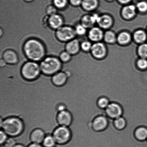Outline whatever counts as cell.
Listing matches in <instances>:
<instances>
[{"label": "cell", "mask_w": 147, "mask_h": 147, "mask_svg": "<svg viewBox=\"0 0 147 147\" xmlns=\"http://www.w3.org/2000/svg\"><path fill=\"white\" fill-rule=\"evenodd\" d=\"M24 54L30 61L40 63L47 57L45 46L40 40L32 38L27 40L23 47Z\"/></svg>", "instance_id": "obj_1"}, {"label": "cell", "mask_w": 147, "mask_h": 147, "mask_svg": "<svg viewBox=\"0 0 147 147\" xmlns=\"http://www.w3.org/2000/svg\"><path fill=\"white\" fill-rule=\"evenodd\" d=\"M24 124L20 118L11 117L3 120L0 118V128L9 137H16L22 133Z\"/></svg>", "instance_id": "obj_2"}, {"label": "cell", "mask_w": 147, "mask_h": 147, "mask_svg": "<svg viewBox=\"0 0 147 147\" xmlns=\"http://www.w3.org/2000/svg\"><path fill=\"white\" fill-rule=\"evenodd\" d=\"M41 73L53 76L61 71L63 63L59 57L47 56L39 63Z\"/></svg>", "instance_id": "obj_3"}, {"label": "cell", "mask_w": 147, "mask_h": 147, "mask_svg": "<svg viewBox=\"0 0 147 147\" xmlns=\"http://www.w3.org/2000/svg\"><path fill=\"white\" fill-rule=\"evenodd\" d=\"M41 73L40 64L36 62L29 60L24 63L22 67V74L27 80H34L37 78Z\"/></svg>", "instance_id": "obj_4"}, {"label": "cell", "mask_w": 147, "mask_h": 147, "mask_svg": "<svg viewBox=\"0 0 147 147\" xmlns=\"http://www.w3.org/2000/svg\"><path fill=\"white\" fill-rule=\"evenodd\" d=\"M56 35L60 41L65 43L76 38L77 36L74 28L66 25L63 26L56 30Z\"/></svg>", "instance_id": "obj_5"}, {"label": "cell", "mask_w": 147, "mask_h": 147, "mask_svg": "<svg viewBox=\"0 0 147 147\" xmlns=\"http://www.w3.org/2000/svg\"><path fill=\"white\" fill-rule=\"evenodd\" d=\"M52 135L56 143L63 145L70 140L71 133L68 127L59 126L54 131Z\"/></svg>", "instance_id": "obj_6"}, {"label": "cell", "mask_w": 147, "mask_h": 147, "mask_svg": "<svg viewBox=\"0 0 147 147\" xmlns=\"http://www.w3.org/2000/svg\"><path fill=\"white\" fill-rule=\"evenodd\" d=\"M105 111L108 117L114 119L122 116L123 113L121 106L116 102H111Z\"/></svg>", "instance_id": "obj_7"}, {"label": "cell", "mask_w": 147, "mask_h": 147, "mask_svg": "<svg viewBox=\"0 0 147 147\" xmlns=\"http://www.w3.org/2000/svg\"><path fill=\"white\" fill-rule=\"evenodd\" d=\"M109 125L108 118L105 112L103 115H99L95 118L92 122V127L94 130L99 131L104 130Z\"/></svg>", "instance_id": "obj_8"}, {"label": "cell", "mask_w": 147, "mask_h": 147, "mask_svg": "<svg viewBox=\"0 0 147 147\" xmlns=\"http://www.w3.org/2000/svg\"><path fill=\"white\" fill-rule=\"evenodd\" d=\"M90 52L92 56L95 58L101 59L106 57L107 49L104 44L99 42L92 45Z\"/></svg>", "instance_id": "obj_9"}, {"label": "cell", "mask_w": 147, "mask_h": 147, "mask_svg": "<svg viewBox=\"0 0 147 147\" xmlns=\"http://www.w3.org/2000/svg\"><path fill=\"white\" fill-rule=\"evenodd\" d=\"M3 59L8 64H16L19 62L18 54L15 51L11 49H8L4 51L0 56V59Z\"/></svg>", "instance_id": "obj_10"}, {"label": "cell", "mask_w": 147, "mask_h": 147, "mask_svg": "<svg viewBox=\"0 0 147 147\" xmlns=\"http://www.w3.org/2000/svg\"><path fill=\"white\" fill-rule=\"evenodd\" d=\"M104 33L103 30L99 27H93L90 28L88 32V37L90 41L99 42L103 39Z\"/></svg>", "instance_id": "obj_11"}, {"label": "cell", "mask_w": 147, "mask_h": 147, "mask_svg": "<svg viewBox=\"0 0 147 147\" xmlns=\"http://www.w3.org/2000/svg\"><path fill=\"white\" fill-rule=\"evenodd\" d=\"M57 119L60 126L69 127L71 124L72 117L71 113L66 110L59 112Z\"/></svg>", "instance_id": "obj_12"}, {"label": "cell", "mask_w": 147, "mask_h": 147, "mask_svg": "<svg viewBox=\"0 0 147 147\" xmlns=\"http://www.w3.org/2000/svg\"><path fill=\"white\" fill-rule=\"evenodd\" d=\"M65 49L71 55H76L80 53V42L77 38L74 39L66 43Z\"/></svg>", "instance_id": "obj_13"}, {"label": "cell", "mask_w": 147, "mask_h": 147, "mask_svg": "<svg viewBox=\"0 0 147 147\" xmlns=\"http://www.w3.org/2000/svg\"><path fill=\"white\" fill-rule=\"evenodd\" d=\"M49 23L51 28L57 30L64 25V22L62 16L60 14L57 13L50 16Z\"/></svg>", "instance_id": "obj_14"}, {"label": "cell", "mask_w": 147, "mask_h": 147, "mask_svg": "<svg viewBox=\"0 0 147 147\" xmlns=\"http://www.w3.org/2000/svg\"><path fill=\"white\" fill-rule=\"evenodd\" d=\"M46 136L44 131L40 129H37L32 131L30 136L32 143L41 144H42Z\"/></svg>", "instance_id": "obj_15"}, {"label": "cell", "mask_w": 147, "mask_h": 147, "mask_svg": "<svg viewBox=\"0 0 147 147\" xmlns=\"http://www.w3.org/2000/svg\"><path fill=\"white\" fill-rule=\"evenodd\" d=\"M97 24L102 29H107L112 26L113 20L109 14H103L99 16Z\"/></svg>", "instance_id": "obj_16"}, {"label": "cell", "mask_w": 147, "mask_h": 147, "mask_svg": "<svg viewBox=\"0 0 147 147\" xmlns=\"http://www.w3.org/2000/svg\"><path fill=\"white\" fill-rule=\"evenodd\" d=\"M136 8L134 5L125 6L122 9L121 14L122 16L125 19H131L135 17L136 13Z\"/></svg>", "instance_id": "obj_17"}, {"label": "cell", "mask_w": 147, "mask_h": 147, "mask_svg": "<svg viewBox=\"0 0 147 147\" xmlns=\"http://www.w3.org/2000/svg\"><path fill=\"white\" fill-rule=\"evenodd\" d=\"M67 78V75L65 73L60 71L52 76V80L56 86H60L65 83Z\"/></svg>", "instance_id": "obj_18"}, {"label": "cell", "mask_w": 147, "mask_h": 147, "mask_svg": "<svg viewBox=\"0 0 147 147\" xmlns=\"http://www.w3.org/2000/svg\"><path fill=\"white\" fill-rule=\"evenodd\" d=\"M131 39V36L129 32L122 31L117 36V41L121 45H124L129 44Z\"/></svg>", "instance_id": "obj_19"}, {"label": "cell", "mask_w": 147, "mask_h": 147, "mask_svg": "<svg viewBox=\"0 0 147 147\" xmlns=\"http://www.w3.org/2000/svg\"><path fill=\"white\" fill-rule=\"evenodd\" d=\"M98 4V0H83L81 6L85 11H91L97 8Z\"/></svg>", "instance_id": "obj_20"}, {"label": "cell", "mask_w": 147, "mask_h": 147, "mask_svg": "<svg viewBox=\"0 0 147 147\" xmlns=\"http://www.w3.org/2000/svg\"><path fill=\"white\" fill-rule=\"evenodd\" d=\"M133 37L135 42L141 44L144 43L146 41L147 34L143 30H138L134 33Z\"/></svg>", "instance_id": "obj_21"}, {"label": "cell", "mask_w": 147, "mask_h": 147, "mask_svg": "<svg viewBox=\"0 0 147 147\" xmlns=\"http://www.w3.org/2000/svg\"><path fill=\"white\" fill-rule=\"evenodd\" d=\"M135 137L141 141L146 140L147 139V128L141 126L138 127L135 132Z\"/></svg>", "instance_id": "obj_22"}, {"label": "cell", "mask_w": 147, "mask_h": 147, "mask_svg": "<svg viewBox=\"0 0 147 147\" xmlns=\"http://www.w3.org/2000/svg\"><path fill=\"white\" fill-rule=\"evenodd\" d=\"M117 36L113 31L108 30L104 34L103 39L107 44H113L117 41Z\"/></svg>", "instance_id": "obj_23"}, {"label": "cell", "mask_w": 147, "mask_h": 147, "mask_svg": "<svg viewBox=\"0 0 147 147\" xmlns=\"http://www.w3.org/2000/svg\"><path fill=\"white\" fill-rule=\"evenodd\" d=\"M80 23L86 28H92L94 24L92 21L91 15L88 14L84 15L80 19Z\"/></svg>", "instance_id": "obj_24"}, {"label": "cell", "mask_w": 147, "mask_h": 147, "mask_svg": "<svg viewBox=\"0 0 147 147\" xmlns=\"http://www.w3.org/2000/svg\"><path fill=\"white\" fill-rule=\"evenodd\" d=\"M126 121L123 117L121 116L114 120V124L115 127L119 130H122L126 127Z\"/></svg>", "instance_id": "obj_25"}, {"label": "cell", "mask_w": 147, "mask_h": 147, "mask_svg": "<svg viewBox=\"0 0 147 147\" xmlns=\"http://www.w3.org/2000/svg\"><path fill=\"white\" fill-rule=\"evenodd\" d=\"M42 144L44 147H54L57 144L52 135H46Z\"/></svg>", "instance_id": "obj_26"}, {"label": "cell", "mask_w": 147, "mask_h": 147, "mask_svg": "<svg viewBox=\"0 0 147 147\" xmlns=\"http://www.w3.org/2000/svg\"><path fill=\"white\" fill-rule=\"evenodd\" d=\"M53 4L58 9L65 8L69 4V0H53Z\"/></svg>", "instance_id": "obj_27"}, {"label": "cell", "mask_w": 147, "mask_h": 147, "mask_svg": "<svg viewBox=\"0 0 147 147\" xmlns=\"http://www.w3.org/2000/svg\"><path fill=\"white\" fill-rule=\"evenodd\" d=\"M138 53L141 58H147V44L144 43L138 47Z\"/></svg>", "instance_id": "obj_28"}, {"label": "cell", "mask_w": 147, "mask_h": 147, "mask_svg": "<svg viewBox=\"0 0 147 147\" xmlns=\"http://www.w3.org/2000/svg\"><path fill=\"white\" fill-rule=\"evenodd\" d=\"M110 103L109 99L105 96L99 98L97 101V105L99 107L104 109H106Z\"/></svg>", "instance_id": "obj_29"}, {"label": "cell", "mask_w": 147, "mask_h": 147, "mask_svg": "<svg viewBox=\"0 0 147 147\" xmlns=\"http://www.w3.org/2000/svg\"><path fill=\"white\" fill-rule=\"evenodd\" d=\"M74 28L76 35L80 36L85 35L87 32V28L80 23L76 24Z\"/></svg>", "instance_id": "obj_30"}, {"label": "cell", "mask_w": 147, "mask_h": 147, "mask_svg": "<svg viewBox=\"0 0 147 147\" xmlns=\"http://www.w3.org/2000/svg\"><path fill=\"white\" fill-rule=\"evenodd\" d=\"M136 66L138 69L144 71L147 69V60L146 58L139 59L137 62Z\"/></svg>", "instance_id": "obj_31"}, {"label": "cell", "mask_w": 147, "mask_h": 147, "mask_svg": "<svg viewBox=\"0 0 147 147\" xmlns=\"http://www.w3.org/2000/svg\"><path fill=\"white\" fill-rule=\"evenodd\" d=\"M92 45L91 42L89 40H84L80 42L81 50L84 52H87L90 51Z\"/></svg>", "instance_id": "obj_32"}, {"label": "cell", "mask_w": 147, "mask_h": 147, "mask_svg": "<svg viewBox=\"0 0 147 147\" xmlns=\"http://www.w3.org/2000/svg\"><path fill=\"white\" fill-rule=\"evenodd\" d=\"M72 57V55L69 53L67 51H64L60 54L59 58L63 63H67L71 60Z\"/></svg>", "instance_id": "obj_33"}, {"label": "cell", "mask_w": 147, "mask_h": 147, "mask_svg": "<svg viewBox=\"0 0 147 147\" xmlns=\"http://www.w3.org/2000/svg\"><path fill=\"white\" fill-rule=\"evenodd\" d=\"M58 9L53 4H49L46 8L47 14L49 16L57 14L58 12Z\"/></svg>", "instance_id": "obj_34"}, {"label": "cell", "mask_w": 147, "mask_h": 147, "mask_svg": "<svg viewBox=\"0 0 147 147\" xmlns=\"http://www.w3.org/2000/svg\"><path fill=\"white\" fill-rule=\"evenodd\" d=\"M136 8L140 12H146L147 11V3L145 1H140L137 4Z\"/></svg>", "instance_id": "obj_35"}, {"label": "cell", "mask_w": 147, "mask_h": 147, "mask_svg": "<svg viewBox=\"0 0 147 147\" xmlns=\"http://www.w3.org/2000/svg\"><path fill=\"white\" fill-rule=\"evenodd\" d=\"M16 144V142L13 137H9L6 141L1 145L3 147H14Z\"/></svg>", "instance_id": "obj_36"}, {"label": "cell", "mask_w": 147, "mask_h": 147, "mask_svg": "<svg viewBox=\"0 0 147 147\" xmlns=\"http://www.w3.org/2000/svg\"><path fill=\"white\" fill-rule=\"evenodd\" d=\"M8 135L2 129L0 131V144L2 145L8 139Z\"/></svg>", "instance_id": "obj_37"}, {"label": "cell", "mask_w": 147, "mask_h": 147, "mask_svg": "<svg viewBox=\"0 0 147 147\" xmlns=\"http://www.w3.org/2000/svg\"><path fill=\"white\" fill-rule=\"evenodd\" d=\"M83 0H69L70 5L75 7H78L81 5Z\"/></svg>", "instance_id": "obj_38"}, {"label": "cell", "mask_w": 147, "mask_h": 147, "mask_svg": "<svg viewBox=\"0 0 147 147\" xmlns=\"http://www.w3.org/2000/svg\"><path fill=\"white\" fill-rule=\"evenodd\" d=\"M27 147H43V146L40 144L32 143Z\"/></svg>", "instance_id": "obj_39"}, {"label": "cell", "mask_w": 147, "mask_h": 147, "mask_svg": "<svg viewBox=\"0 0 147 147\" xmlns=\"http://www.w3.org/2000/svg\"><path fill=\"white\" fill-rule=\"evenodd\" d=\"M7 64L5 61L2 59H0V67H5Z\"/></svg>", "instance_id": "obj_40"}, {"label": "cell", "mask_w": 147, "mask_h": 147, "mask_svg": "<svg viewBox=\"0 0 147 147\" xmlns=\"http://www.w3.org/2000/svg\"><path fill=\"white\" fill-rule=\"evenodd\" d=\"M121 4H126L129 3L131 0H118Z\"/></svg>", "instance_id": "obj_41"}, {"label": "cell", "mask_w": 147, "mask_h": 147, "mask_svg": "<svg viewBox=\"0 0 147 147\" xmlns=\"http://www.w3.org/2000/svg\"><path fill=\"white\" fill-rule=\"evenodd\" d=\"M14 147H26L24 145L21 144H16Z\"/></svg>", "instance_id": "obj_42"}, {"label": "cell", "mask_w": 147, "mask_h": 147, "mask_svg": "<svg viewBox=\"0 0 147 147\" xmlns=\"http://www.w3.org/2000/svg\"><path fill=\"white\" fill-rule=\"evenodd\" d=\"M25 2L28 3H31L34 1V0H23Z\"/></svg>", "instance_id": "obj_43"}, {"label": "cell", "mask_w": 147, "mask_h": 147, "mask_svg": "<svg viewBox=\"0 0 147 147\" xmlns=\"http://www.w3.org/2000/svg\"><path fill=\"white\" fill-rule=\"evenodd\" d=\"M106 1H113V0H106Z\"/></svg>", "instance_id": "obj_44"}, {"label": "cell", "mask_w": 147, "mask_h": 147, "mask_svg": "<svg viewBox=\"0 0 147 147\" xmlns=\"http://www.w3.org/2000/svg\"></svg>", "instance_id": "obj_45"}, {"label": "cell", "mask_w": 147, "mask_h": 147, "mask_svg": "<svg viewBox=\"0 0 147 147\" xmlns=\"http://www.w3.org/2000/svg\"></svg>", "instance_id": "obj_46"}]
</instances>
